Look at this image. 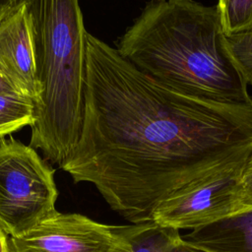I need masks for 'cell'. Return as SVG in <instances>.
Instances as JSON below:
<instances>
[{"label": "cell", "mask_w": 252, "mask_h": 252, "mask_svg": "<svg viewBox=\"0 0 252 252\" xmlns=\"http://www.w3.org/2000/svg\"><path fill=\"white\" fill-rule=\"evenodd\" d=\"M87 59L82 134L62 169L93 183L127 220L152 221L162 200L246 161L252 103L170 89L90 33Z\"/></svg>", "instance_id": "obj_1"}, {"label": "cell", "mask_w": 252, "mask_h": 252, "mask_svg": "<svg viewBox=\"0 0 252 252\" xmlns=\"http://www.w3.org/2000/svg\"><path fill=\"white\" fill-rule=\"evenodd\" d=\"M218 5L152 0L122 35L118 52L158 83L219 102L250 104L247 83L224 43Z\"/></svg>", "instance_id": "obj_2"}, {"label": "cell", "mask_w": 252, "mask_h": 252, "mask_svg": "<svg viewBox=\"0 0 252 252\" xmlns=\"http://www.w3.org/2000/svg\"><path fill=\"white\" fill-rule=\"evenodd\" d=\"M31 20L39 96L30 146L61 168L78 145L88 81L79 0H24Z\"/></svg>", "instance_id": "obj_3"}, {"label": "cell", "mask_w": 252, "mask_h": 252, "mask_svg": "<svg viewBox=\"0 0 252 252\" xmlns=\"http://www.w3.org/2000/svg\"><path fill=\"white\" fill-rule=\"evenodd\" d=\"M54 169L35 149L13 138L0 140V225L11 237L55 214Z\"/></svg>", "instance_id": "obj_4"}, {"label": "cell", "mask_w": 252, "mask_h": 252, "mask_svg": "<svg viewBox=\"0 0 252 252\" xmlns=\"http://www.w3.org/2000/svg\"><path fill=\"white\" fill-rule=\"evenodd\" d=\"M244 163L162 200L155 208L152 221L177 230L194 229L242 210L245 207L241 200L240 176Z\"/></svg>", "instance_id": "obj_5"}, {"label": "cell", "mask_w": 252, "mask_h": 252, "mask_svg": "<svg viewBox=\"0 0 252 252\" xmlns=\"http://www.w3.org/2000/svg\"><path fill=\"white\" fill-rule=\"evenodd\" d=\"M129 244L128 225H108L80 214L56 212L22 235L11 252H118Z\"/></svg>", "instance_id": "obj_6"}, {"label": "cell", "mask_w": 252, "mask_h": 252, "mask_svg": "<svg viewBox=\"0 0 252 252\" xmlns=\"http://www.w3.org/2000/svg\"><path fill=\"white\" fill-rule=\"evenodd\" d=\"M0 69L18 92L34 102L39 96L30 15L25 2L0 22Z\"/></svg>", "instance_id": "obj_7"}, {"label": "cell", "mask_w": 252, "mask_h": 252, "mask_svg": "<svg viewBox=\"0 0 252 252\" xmlns=\"http://www.w3.org/2000/svg\"><path fill=\"white\" fill-rule=\"evenodd\" d=\"M204 252H252V206L182 236Z\"/></svg>", "instance_id": "obj_8"}, {"label": "cell", "mask_w": 252, "mask_h": 252, "mask_svg": "<svg viewBox=\"0 0 252 252\" xmlns=\"http://www.w3.org/2000/svg\"><path fill=\"white\" fill-rule=\"evenodd\" d=\"M129 244L118 252H204L188 244L179 230L154 221L128 225Z\"/></svg>", "instance_id": "obj_9"}, {"label": "cell", "mask_w": 252, "mask_h": 252, "mask_svg": "<svg viewBox=\"0 0 252 252\" xmlns=\"http://www.w3.org/2000/svg\"><path fill=\"white\" fill-rule=\"evenodd\" d=\"M34 121V102L19 93H0V138Z\"/></svg>", "instance_id": "obj_10"}, {"label": "cell", "mask_w": 252, "mask_h": 252, "mask_svg": "<svg viewBox=\"0 0 252 252\" xmlns=\"http://www.w3.org/2000/svg\"><path fill=\"white\" fill-rule=\"evenodd\" d=\"M220 10L225 34L252 31V0H225Z\"/></svg>", "instance_id": "obj_11"}, {"label": "cell", "mask_w": 252, "mask_h": 252, "mask_svg": "<svg viewBox=\"0 0 252 252\" xmlns=\"http://www.w3.org/2000/svg\"><path fill=\"white\" fill-rule=\"evenodd\" d=\"M224 43L247 85L252 86V31L225 34Z\"/></svg>", "instance_id": "obj_12"}, {"label": "cell", "mask_w": 252, "mask_h": 252, "mask_svg": "<svg viewBox=\"0 0 252 252\" xmlns=\"http://www.w3.org/2000/svg\"><path fill=\"white\" fill-rule=\"evenodd\" d=\"M241 200L244 207L252 206V152L247 158L240 176Z\"/></svg>", "instance_id": "obj_13"}, {"label": "cell", "mask_w": 252, "mask_h": 252, "mask_svg": "<svg viewBox=\"0 0 252 252\" xmlns=\"http://www.w3.org/2000/svg\"><path fill=\"white\" fill-rule=\"evenodd\" d=\"M23 2L24 0H0V22Z\"/></svg>", "instance_id": "obj_14"}, {"label": "cell", "mask_w": 252, "mask_h": 252, "mask_svg": "<svg viewBox=\"0 0 252 252\" xmlns=\"http://www.w3.org/2000/svg\"><path fill=\"white\" fill-rule=\"evenodd\" d=\"M0 93H19L16 87L6 77V75L1 71V69H0Z\"/></svg>", "instance_id": "obj_15"}, {"label": "cell", "mask_w": 252, "mask_h": 252, "mask_svg": "<svg viewBox=\"0 0 252 252\" xmlns=\"http://www.w3.org/2000/svg\"><path fill=\"white\" fill-rule=\"evenodd\" d=\"M0 252H11L10 246L7 241V233L0 225Z\"/></svg>", "instance_id": "obj_16"}, {"label": "cell", "mask_w": 252, "mask_h": 252, "mask_svg": "<svg viewBox=\"0 0 252 252\" xmlns=\"http://www.w3.org/2000/svg\"><path fill=\"white\" fill-rule=\"evenodd\" d=\"M224 2H225V0H218V4L217 5L219 6V8H221L223 6Z\"/></svg>", "instance_id": "obj_17"}]
</instances>
